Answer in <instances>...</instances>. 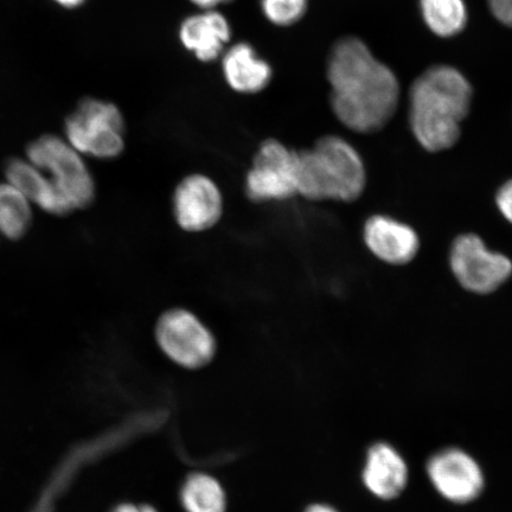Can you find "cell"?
<instances>
[{"instance_id":"cell-13","label":"cell","mask_w":512,"mask_h":512,"mask_svg":"<svg viewBox=\"0 0 512 512\" xmlns=\"http://www.w3.org/2000/svg\"><path fill=\"white\" fill-rule=\"evenodd\" d=\"M363 482L376 497L386 501L398 497L408 482L405 460L392 446L374 445L368 453Z\"/></svg>"},{"instance_id":"cell-11","label":"cell","mask_w":512,"mask_h":512,"mask_svg":"<svg viewBox=\"0 0 512 512\" xmlns=\"http://www.w3.org/2000/svg\"><path fill=\"white\" fill-rule=\"evenodd\" d=\"M369 251L389 265H406L418 254L419 236L412 227L393 217H370L363 229Z\"/></svg>"},{"instance_id":"cell-20","label":"cell","mask_w":512,"mask_h":512,"mask_svg":"<svg viewBox=\"0 0 512 512\" xmlns=\"http://www.w3.org/2000/svg\"><path fill=\"white\" fill-rule=\"evenodd\" d=\"M498 22L512 28V0H486Z\"/></svg>"},{"instance_id":"cell-16","label":"cell","mask_w":512,"mask_h":512,"mask_svg":"<svg viewBox=\"0 0 512 512\" xmlns=\"http://www.w3.org/2000/svg\"><path fill=\"white\" fill-rule=\"evenodd\" d=\"M422 19L428 29L439 37H453L466 27L467 9L464 0H420Z\"/></svg>"},{"instance_id":"cell-2","label":"cell","mask_w":512,"mask_h":512,"mask_svg":"<svg viewBox=\"0 0 512 512\" xmlns=\"http://www.w3.org/2000/svg\"><path fill=\"white\" fill-rule=\"evenodd\" d=\"M471 102V83L457 68H428L409 93V125L415 139L427 151L451 149L462 134Z\"/></svg>"},{"instance_id":"cell-12","label":"cell","mask_w":512,"mask_h":512,"mask_svg":"<svg viewBox=\"0 0 512 512\" xmlns=\"http://www.w3.org/2000/svg\"><path fill=\"white\" fill-rule=\"evenodd\" d=\"M8 183L16 188L30 203L55 216L74 213L59 190L50 182L46 174L29 160L10 159L5 166Z\"/></svg>"},{"instance_id":"cell-5","label":"cell","mask_w":512,"mask_h":512,"mask_svg":"<svg viewBox=\"0 0 512 512\" xmlns=\"http://www.w3.org/2000/svg\"><path fill=\"white\" fill-rule=\"evenodd\" d=\"M64 128L67 142L82 156L110 160L125 150V121L112 102L82 100Z\"/></svg>"},{"instance_id":"cell-4","label":"cell","mask_w":512,"mask_h":512,"mask_svg":"<svg viewBox=\"0 0 512 512\" xmlns=\"http://www.w3.org/2000/svg\"><path fill=\"white\" fill-rule=\"evenodd\" d=\"M30 163L37 166L59 190L74 211L91 207L96 198V184L81 153L67 140L47 134L28 146Z\"/></svg>"},{"instance_id":"cell-23","label":"cell","mask_w":512,"mask_h":512,"mask_svg":"<svg viewBox=\"0 0 512 512\" xmlns=\"http://www.w3.org/2000/svg\"><path fill=\"white\" fill-rule=\"evenodd\" d=\"M192 3L204 10H213L217 5L229 2V0H191Z\"/></svg>"},{"instance_id":"cell-1","label":"cell","mask_w":512,"mask_h":512,"mask_svg":"<svg viewBox=\"0 0 512 512\" xmlns=\"http://www.w3.org/2000/svg\"><path fill=\"white\" fill-rule=\"evenodd\" d=\"M331 106L339 121L357 133L382 130L394 117L400 83L360 38L345 37L328 61Z\"/></svg>"},{"instance_id":"cell-21","label":"cell","mask_w":512,"mask_h":512,"mask_svg":"<svg viewBox=\"0 0 512 512\" xmlns=\"http://www.w3.org/2000/svg\"><path fill=\"white\" fill-rule=\"evenodd\" d=\"M496 204L504 219L512 224V179L498 190Z\"/></svg>"},{"instance_id":"cell-17","label":"cell","mask_w":512,"mask_h":512,"mask_svg":"<svg viewBox=\"0 0 512 512\" xmlns=\"http://www.w3.org/2000/svg\"><path fill=\"white\" fill-rule=\"evenodd\" d=\"M32 222L30 202L9 183L0 184V235L21 240Z\"/></svg>"},{"instance_id":"cell-15","label":"cell","mask_w":512,"mask_h":512,"mask_svg":"<svg viewBox=\"0 0 512 512\" xmlns=\"http://www.w3.org/2000/svg\"><path fill=\"white\" fill-rule=\"evenodd\" d=\"M222 68L228 85L239 93H258L272 78L270 64L261 60L247 43L230 48L223 57Z\"/></svg>"},{"instance_id":"cell-9","label":"cell","mask_w":512,"mask_h":512,"mask_svg":"<svg viewBox=\"0 0 512 512\" xmlns=\"http://www.w3.org/2000/svg\"><path fill=\"white\" fill-rule=\"evenodd\" d=\"M171 207L179 228L190 234H201L222 220L224 197L213 178L197 172L177 183L172 192Z\"/></svg>"},{"instance_id":"cell-22","label":"cell","mask_w":512,"mask_h":512,"mask_svg":"<svg viewBox=\"0 0 512 512\" xmlns=\"http://www.w3.org/2000/svg\"><path fill=\"white\" fill-rule=\"evenodd\" d=\"M113 512H158L150 505L121 504Z\"/></svg>"},{"instance_id":"cell-18","label":"cell","mask_w":512,"mask_h":512,"mask_svg":"<svg viewBox=\"0 0 512 512\" xmlns=\"http://www.w3.org/2000/svg\"><path fill=\"white\" fill-rule=\"evenodd\" d=\"M181 497L187 512H226V494L213 477L191 476L183 486Z\"/></svg>"},{"instance_id":"cell-6","label":"cell","mask_w":512,"mask_h":512,"mask_svg":"<svg viewBox=\"0 0 512 512\" xmlns=\"http://www.w3.org/2000/svg\"><path fill=\"white\" fill-rule=\"evenodd\" d=\"M160 351L184 369H201L214 360L217 339L203 320L185 307H171L160 313L155 324Z\"/></svg>"},{"instance_id":"cell-3","label":"cell","mask_w":512,"mask_h":512,"mask_svg":"<svg viewBox=\"0 0 512 512\" xmlns=\"http://www.w3.org/2000/svg\"><path fill=\"white\" fill-rule=\"evenodd\" d=\"M366 184L360 153L341 137L325 136L312 149L298 152L297 195L305 200L352 202Z\"/></svg>"},{"instance_id":"cell-25","label":"cell","mask_w":512,"mask_h":512,"mask_svg":"<svg viewBox=\"0 0 512 512\" xmlns=\"http://www.w3.org/2000/svg\"><path fill=\"white\" fill-rule=\"evenodd\" d=\"M305 512H337L335 509H332L329 507V505L324 504H315L312 505L309 509H307Z\"/></svg>"},{"instance_id":"cell-10","label":"cell","mask_w":512,"mask_h":512,"mask_svg":"<svg viewBox=\"0 0 512 512\" xmlns=\"http://www.w3.org/2000/svg\"><path fill=\"white\" fill-rule=\"evenodd\" d=\"M427 471L434 488L453 503H469L484 488L483 472L475 459L456 448L435 454Z\"/></svg>"},{"instance_id":"cell-19","label":"cell","mask_w":512,"mask_h":512,"mask_svg":"<svg viewBox=\"0 0 512 512\" xmlns=\"http://www.w3.org/2000/svg\"><path fill=\"white\" fill-rule=\"evenodd\" d=\"M307 0H261V9L268 21L286 27L302 19Z\"/></svg>"},{"instance_id":"cell-7","label":"cell","mask_w":512,"mask_h":512,"mask_svg":"<svg viewBox=\"0 0 512 512\" xmlns=\"http://www.w3.org/2000/svg\"><path fill=\"white\" fill-rule=\"evenodd\" d=\"M298 152L278 140L262 143L245 178V192L254 203L283 202L297 195Z\"/></svg>"},{"instance_id":"cell-24","label":"cell","mask_w":512,"mask_h":512,"mask_svg":"<svg viewBox=\"0 0 512 512\" xmlns=\"http://www.w3.org/2000/svg\"><path fill=\"white\" fill-rule=\"evenodd\" d=\"M54 2L63 6V8L75 9L85 3V0H54Z\"/></svg>"},{"instance_id":"cell-14","label":"cell","mask_w":512,"mask_h":512,"mask_svg":"<svg viewBox=\"0 0 512 512\" xmlns=\"http://www.w3.org/2000/svg\"><path fill=\"white\" fill-rule=\"evenodd\" d=\"M179 37L183 46L201 61H213L230 38L227 18L214 10L191 16L182 23Z\"/></svg>"},{"instance_id":"cell-8","label":"cell","mask_w":512,"mask_h":512,"mask_svg":"<svg viewBox=\"0 0 512 512\" xmlns=\"http://www.w3.org/2000/svg\"><path fill=\"white\" fill-rule=\"evenodd\" d=\"M454 277L467 291L489 294L507 283L512 275V262L507 256L492 252L475 234L459 236L450 254Z\"/></svg>"}]
</instances>
